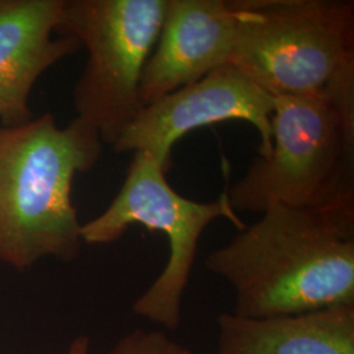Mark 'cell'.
Returning <instances> with one entry per match:
<instances>
[{
  "mask_svg": "<svg viewBox=\"0 0 354 354\" xmlns=\"http://www.w3.org/2000/svg\"><path fill=\"white\" fill-rule=\"evenodd\" d=\"M228 64L273 97L322 95L354 71V3L234 0Z\"/></svg>",
  "mask_w": 354,
  "mask_h": 354,
  "instance_id": "4",
  "label": "cell"
},
{
  "mask_svg": "<svg viewBox=\"0 0 354 354\" xmlns=\"http://www.w3.org/2000/svg\"><path fill=\"white\" fill-rule=\"evenodd\" d=\"M270 124V151L227 193L235 213L353 200L354 74L322 95L274 97Z\"/></svg>",
  "mask_w": 354,
  "mask_h": 354,
  "instance_id": "3",
  "label": "cell"
},
{
  "mask_svg": "<svg viewBox=\"0 0 354 354\" xmlns=\"http://www.w3.org/2000/svg\"><path fill=\"white\" fill-rule=\"evenodd\" d=\"M106 354H194L185 345L156 329H134Z\"/></svg>",
  "mask_w": 354,
  "mask_h": 354,
  "instance_id": "11",
  "label": "cell"
},
{
  "mask_svg": "<svg viewBox=\"0 0 354 354\" xmlns=\"http://www.w3.org/2000/svg\"><path fill=\"white\" fill-rule=\"evenodd\" d=\"M89 348H91V342L88 336L80 335L71 342L66 354H89Z\"/></svg>",
  "mask_w": 354,
  "mask_h": 354,
  "instance_id": "12",
  "label": "cell"
},
{
  "mask_svg": "<svg viewBox=\"0 0 354 354\" xmlns=\"http://www.w3.org/2000/svg\"><path fill=\"white\" fill-rule=\"evenodd\" d=\"M64 0H0V125L33 120L30 93L38 79L82 46L57 35Z\"/></svg>",
  "mask_w": 354,
  "mask_h": 354,
  "instance_id": "9",
  "label": "cell"
},
{
  "mask_svg": "<svg viewBox=\"0 0 354 354\" xmlns=\"http://www.w3.org/2000/svg\"><path fill=\"white\" fill-rule=\"evenodd\" d=\"M102 140L75 117L59 127L45 113L0 125V261L24 272L39 260L77 259L82 223L73 203L76 175L97 165Z\"/></svg>",
  "mask_w": 354,
  "mask_h": 354,
  "instance_id": "2",
  "label": "cell"
},
{
  "mask_svg": "<svg viewBox=\"0 0 354 354\" xmlns=\"http://www.w3.org/2000/svg\"><path fill=\"white\" fill-rule=\"evenodd\" d=\"M216 354H354V304L299 314L216 319Z\"/></svg>",
  "mask_w": 354,
  "mask_h": 354,
  "instance_id": "10",
  "label": "cell"
},
{
  "mask_svg": "<svg viewBox=\"0 0 354 354\" xmlns=\"http://www.w3.org/2000/svg\"><path fill=\"white\" fill-rule=\"evenodd\" d=\"M236 36L234 0H168L140 86L142 106L228 64Z\"/></svg>",
  "mask_w": 354,
  "mask_h": 354,
  "instance_id": "8",
  "label": "cell"
},
{
  "mask_svg": "<svg viewBox=\"0 0 354 354\" xmlns=\"http://www.w3.org/2000/svg\"><path fill=\"white\" fill-rule=\"evenodd\" d=\"M168 0H64L57 35L75 38L88 59L76 82V117L113 146L143 109L140 86Z\"/></svg>",
  "mask_w": 354,
  "mask_h": 354,
  "instance_id": "5",
  "label": "cell"
},
{
  "mask_svg": "<svg viewBox=\"0 0 354 354\" xmlns=\"http://www.w3.org/2000/svg\"><path fill=\"white\" fill-rule=\"evenodd\" d=\"M274 97L232 64L145 106L114 143L117 153L149 152L168 171L177 140L200 127L244 121L260 134V155L270 151Z\"/></svg>",
  "mask_w": 354,
  "mask_h": 354,
  "instance_id": "7",
  "label": "cell"
},
{
  "mask_svg": "<svg viewBox=\"0 0 354 354\" xmlns=\"http://www.w3.org/2000/svg\"><path fill=\"white\" fill-rule=\"evenodd\" d=\"M205 264L234 289L232 313L241 317L354 304V198L272 206Z\"/></svg>",
  "mask_w": 354,
  "mask_h": 354,
  "instance_id": "1",
  "label": "cell"
},
{
  "mask_svg": "<svg viewBox=\"0 0 354 354\" xmlns=\"http://www.w3.org/2000/svg\"><path fill=\"white\" fill-rule=\"evenodd\" d=\"M165 174L167 169L151 153L134 152L125 181L113 201L104 213L82 225V241L97 245L114 243L134 225L163 232L169 250L167 264L134 302L133 311L163 328L175 330L183 320L184 292L203 231L218 218H226L239 231L245 225L231 207L227 192L214 201H193L177 193L168 184Z\"/></svg>",
  "mask_w": 354,
  "mask_h": 354,
  "instance_id": "6",
  "label": "cell"
}]
</instances>
